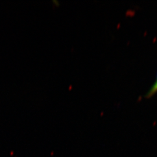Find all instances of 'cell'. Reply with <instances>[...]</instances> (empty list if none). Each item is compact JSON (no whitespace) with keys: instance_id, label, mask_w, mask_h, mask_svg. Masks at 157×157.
Returning <instances> with one entry per match:
<instances>
[{"instance_id":"obj_1","label":"cell","mask_w":157,"mask_h":157,"mask_svg":"<svg viewBox=\"0 0 157 157\" xmlns=\"http://www.w3.org/2000/svg\"><path fill=\"white\" fill-rule=\"evenodd\" d=\"M157 93V76L156 80L155 83L152 86L151 89L149 90V91L147 93V94L146 95L147 98H150L152 95H154Z\"/></svg>"}]
</instances>
